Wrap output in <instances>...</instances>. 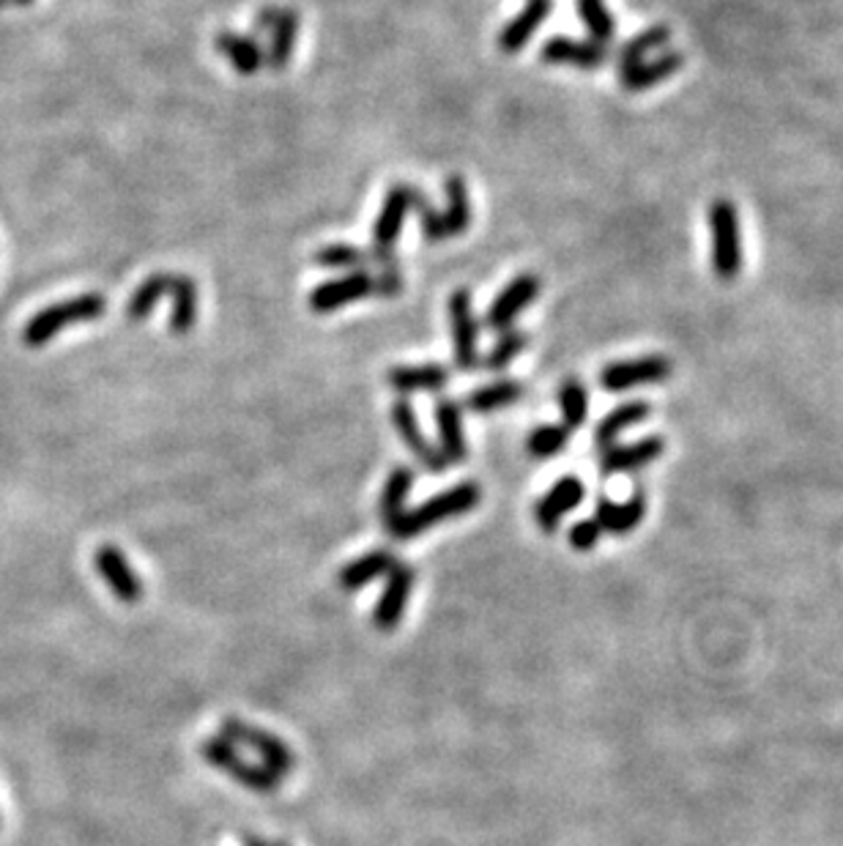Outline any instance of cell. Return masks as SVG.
<instances>
[{
	"instance_id": "cell-3",
	"label": "cell",
	"mask_w": 843,
	"mask_h": 846,
	"mask_svg": "<svg viewBox=\"0 0 843 846\" xmlns=\"http://www.w3.org/2000/svg\"><path fill=\"white\" fill-rule=\"evenodd\" d=\"M219 737H225L233 745H247L249 750L261 756L263 765L272 773H277L280 778L291 776L296 770V754L285 740H280L272 731L261 729V726L249 724V720L236 718V715H227L219 720Z\"/></svg>"
},
{
	"instance_id": "cell-26",
	"label": "cell",
	"mask_w": 843,
	"mask_h": 846,
	"mask_svg": "<svg viewBox=\"0 0 843 846\" xmlns=\"http://www.w3.org/2000/svg\"><path fill=\"white\" fill-rule=\"evenodd\" d=\"M296 36H298V11L280 9L272 31H268V50L263 52V56H266V63L274 71L288 69L293 50H296Z\"/></svg>"
},
{
	"instance_id": "cell-24",
	"label": "cell",
	"mask_w": 843,
	"mask_h": 846,
	"mask_svg": "<svg viewBox=\"0 0 843 846\" xmlns=\"http://www.w3.org/2000/svg\"><path fill=\"white\" fill-rule=\"evenodd\" d=\"M398 562L400 559L394 557L392 551H386V548H375V551L364 553V557H359L354 559V562L345 564V568L340 570L337 581L345 592H359V589H364L367 583H373L375 578L390 576V570Z\"/></svg>"
},
{
	"instance_id": "cell-16",
	"label": "cell",
	"mask_w": 843,
	"mask_h": 846,
	"mask_svg": "<svg viewBox=\"0 0 843 846\" xmlns=\"http://www.w3.org/2000/svg\"><path fill=\"white\" fill-rule=\"evenodd\" d=\"M663 452H666V439L663 436H644L633 441V444H614L611 450L602 452L600 472L606 476L638 472V469H647L649 463H655Z\"/></svg>"
},
{
	"instance_id": "cell-42",
	"label": "cell",
	"mask_w": 843,
	"mask_h": 846,
	"mask_svg": "<svg viewBox=\"0 0 843 846\" xmlns=\"http://www.w3.org/2000/svg\"><path fill=\"white\" fill-rule=\"evenodd\" d=\"M0 6H6V0H0Z\"/></svg>"
},
{
	"instance_id": "cell-21",
	"label": "cell",
	"mask_w": 843,
	"mask_h": 846,
	"mask_svg": "<svg viewBox=\"0 0 843 846\" xmlns=\"http://www.w3.org/2000/svg\"><path fill=\"white\" fill-rule=\"evenodd\" d=\"M644 515H647V496H644V491H636L630 499H627V502H621V504L611 502L608 496L597 499L595 521L600 523L602 532L617 534V538H621V534H630L633 529H638V523L644 521Z\"/></svg>"
},
{
	"instance_id": "cell-14",
	"label": "cell",
	"mask_w": 843,
	"mask_h": 846,
	"mask_svg": "<svg viewBox=\"0 0 843 846\" xmlns=\"http://www.w3.org/2000/svg\"><path fill=\"white\" fill-rule=\"evenodd\" d=\"M392 425H394V431H398V436L403 439V444L414 452V458L422 463L424 469H430V472H444V469L450 466V463L444 461V455L439 452V446L430 444L428 436L422 433L420 420H416V414H414V406H411L405 397L394 401Z\"/></svg>"
},
{
	"instance_id": "cell-19",
	"label": "cell",
	"mask_w": 843,
	"mask_h": 846,
	"mask_svg": "<svg viewBox=\"0 0 843 846\" xmlns=\"http://www.w3.org/2000/svg\"><path fill=\"white\" fill-rule=\"evenodd\" d=\"M682 67H685V56H682V52L663 50L660 56H651V58H647V61L636 63V67L621 69L619 77H621V86H625V91L641 94V91H649V88L660 86L663 80H668V77L677 75Z\"/></svg>"
},
{
	"instance_id": "cell-11",
	"label": "cell",
	"mask_w": 843,
	"mask_h": 846,
	"mask_svg": "<svg viewBox=\"0 0 843 846\" xmlns=\"http://www.w3.org/2000/svg\"><path fill=\"white\" fill-rule=\"evenodd\" d=\"M414 568L405 562H398L386 576V589L381 592L379 603L373 609V624L381 633H390L398 628L405 617V606H409L411 589H414Z\"/></svg>"
},
{
	"instance_id": "cell-36",
	"label": "cell",
	"mask_w": 843,
	"mask_h": 846,
	"mask_svg": "<svg viewBox=\"0 0 843 846\" xmlns=\"http://www.w3.org/2000/svg\"><path fill=\"white\" fill-rule=\"evenodd\" d=\"M567 441H570V431L565 425H540L526 439V452L537 461H548L565 450Z\"/></svg>"
},
{
	"instance_id": "cell-7",
	"label": "cell",
	"mask_w": 843,
	"mask_h": 846,
	"mask_svg": "<svg viewBox=\"0 0 843 846\" xmlns=\"http://www.w3.org/2000/svg\"><path fill=\"white\" fill-rule=\"evenodd\" d=\"M424 200V195L420 189H414L411 184H394L386 195L384 206H381L379 217H375L373 225V249H381V253H392L394 244H398L400 234H403L405 217L411 212H416Z\"/></svg>"
},
{
	"instance_id": "cell-23",
	"label": "cell",
	"mask_w": 843,
	"mask_h": 846,
	"mask_svg": "<svg viewBox=\"0 0 843 846\" xmlns=\"http://www.w3.org/2000/svg\"><path fill=\"white\" fill-rule=\"evenodd\" d=\"M450 367L444 365H411L392 367L386 381L400 395H416V392H441L450 386Z\"/></svg>"
},
{
	"instance_id": "cell-40",
	"label": "cell",
	"mask_w": 843,
	"mask_h": 846,
	"mask_svg": "<svg viewBox=\"0 0 843 846\" xmlns=\"http://www.w3.org/2000/svg\"><path fill=\"white\" fill-rule=\"evenodd\" d=\"M17 3H20V6H31L33 0H17Z\"/></svg>"
},
{
	"instance_id": "cell-25",
	"label": "cell",
	"mask_w": 843,
	"mask_h": 846,
	"mask_svg": "<svg viewBox=\"0 0 843 846\" xmlns=\"http://www.w3.org/2000/svg\"><path fill=\"white\" fill-rule=\"evenodd\" d=\"M214 47H217L219 56H225L231 61V67L244 77L258 75L266 63V56H263V47L255 41V36H242L233 31H223L217 33L214 39Z\"/></svg>"
},
{
	"instance_id": "cell-35",
	"label": "cell",
	"mask_w": 843,
	"mask_h": 846,
	"mask_svg": "<svg viewBox=\"0 0 843 846\" xmlns=\"http://www.w3.org/2000/svg\"><path fill=\"white\" fill-rule=\"evenodd\" d=\"M529 343H531V337L526 335V332L507 329V332H501V337L496 340V345L488 351L486 360H480V362L486 365V371L501 373V371H507V367H510L526 348H529Z\"/></svg>"
},
{
	"instance_id": "cell-37",
	"label": "cell",
	"mask_w": 843,
	"mask_h": 846,
	"mask_svg": "<svg viewBox=\"0 0 843 846\" xmlns=\"http://www.w3.org/2000/svg\"><path fill=\"white\" fill-rule=\"evenodd\" d=\"M602 538V529L595 518H584V521L572 523L570 532H567V540L576 551H595L597 542Z\"/></svg>"
},
{
	"instance_id": "cell-27",
	"label": "cell",
	"mask_w": 843,
	"mask_h": 846,
	"mask_svg": "<svg viewBox=\"0 0 843 846\" xmlns=\"http://www.w3.org/2000/svg\"><path fill=\"white\" fill-rule=\"evenodd\" d=\"M173 309H170V332L184 337L197 324V285L187 274H173Z\"/></svg>"
},
{
	"instance_id": "cell-12",
	"label": "cell",
	"mask_w": 843,
	"mask_h": 846,
	"mask_svg": "<svg viewBox=\"0 0 843 846\" xmlns=\"http://www.w3.org/2000/svg\"><path fill=\"white\" fill-rule=\"evenodd\" d=\"M540 58L551 67H572L584 71H597L608 63V47L597 45L591 39H570V36H553L542 45Z\"/></svg>"
},
{
	"instance_id": "cell-39",
	"label": "cell",
	"mask_w": 843,
	"mask_h": 846,
	"mask_svg": "<svg viewBox=\"0 0 843 846\" xmlns=\"http://www.w3.org/2000/svg\"><path fill=\"white\" fill-rule=\"evenodd\" d=\"M277 14H280L277 6H266V9H261L258 20H255V33H268V31H272V26H274V20H277Z\"/></svg>"
},
{
	"instance_id": "cell-33",
	"label": "cell",
	"mask_w": 843,
	"mask_h": 846,
	"mask_svg": "<svg viewBox=\"0 0 843 846\" xmlns=\"http://www.w3.org/2000/svg\"><path fill=\"white\" fill-rule=\"evenodd\" d=\"M576 3L591 41H597V45L602 47L611 45L614 36H617V20H614V14L608 11L606 0H576Z\"/></svg>"
},
{
	"instance_id": "cell-38",
	"label": "cell",
	"mask_w": 843,
	"mask_h": 846,
	"mask_svg": "<svg viewBox=\"0 0 843 846\" xmlns=\"http://www.w3.org/2000/svg\"><path fill=\"white\" fill-rule=\"evenodd\" d=\"M416 212H420V225H422V234L424 238H428L430 244H439V242H447V225H444V214L435 212L433 206L428 204V198L422 200L420 206H416Z\"/></svg>"
},
{
	"instance_id": "cell-31",
	"label": "cell",
	"mask_w": 843,
	"mask_h": 846,
	"mask_svg": "<svg viewBox=\"0 0 843 846\" xmlns=\"http://www.w3.org/2000/svg\"><path fill=\"white\" fill-rule=\"evenodd\" d=\"M411 485H414V472L409 466H398L386 480L384 491H381V502H379V512L384 527L390 529L394 521L405 512V499H409Z\"/></svg>"
},
{
	"instance_id": "cell-28",
	"label": "cell",
	"mask_w": 843,
	"mask_h": 846,
	"mask_svg": "<svg viewBox=\"0 0 843 846\" xmlns=\"http://www.w3.org/2000/svg\"><path fill=\"white\" fill-rule=\"evenodd\" d=\"M444 193H447V212L444 214V225H447V236H460L469 230L471 225V200H469V184H465L463 176L452 173L447 176L444 181Z\"/></svg>"
},
{
	"instance_id": "cell-17",
	"label": "cell",
	"mask_w": 843,
	"mask_h": 846,
	"mask_svg": "<svg viewBox=\"0 0 843 846\" xmlns=\"http://www.w3.org/2000/svg\"><path fill=\"white\" fill-rule=\"evenodd\" d=\"M435 427H439V452L447 463H463L469 455L463 427V409L452 397H439L435 401Z\"/></svg>"
},
{
	"instance_id": "cell-2",
	"label": "cell",
	"mask_w": 843,
	"mask_h": 846,
	"mask_svg": "<svg viewBox=\"0 0 843 846\" xmlns=\"http://www.w3.org/2000/svg\"><path fill=\"white\" fill-rule=\"evenodd\" d=\"M107 313V299L101 294H80L75 299L58 302V305L39 309L22 329V343L28 348H41L63 329L86 321H99Z\"/></svg>"
},
{
	"instance_id": "cell-20",
	"label": "cell",
	"mask_w": 843,
	"mask_h": 846,
	"mask_svg": "<svg viewBox=\"0 0 843 846\" xmlns=\"http://www.w3.org/2000/svg\"><path fill=\"white\" fill-rule=\"evenodd\" d=\"M392 253H381V249H362V247H351V244H326L315 253V264L321 269H337V272H359L367 269V266H384L394 264Z\"/></svg>"
},
{
	"instance_id": "cell-18",
	"label": "cell",
	"mask_w": 843,
	"mask_h": 846,
	"mask_svg": "<svg viewBox=\"0 0 843 846\" xmlns=\"http://www.w3.org/2000/svg\"><path fill=\"white\" fill-rule=\"evenodd\" d=\"M553 11V0H526L523 9L501 28L499 33V50L507 56H516L529 45V39L540 31L542 22L548 20V14Z\"/></svg>"
},
{
	"instance_id": "cell-9",
	"label": "cell",
	"mask_w": 843,
	"mask_h": 846,
	"mask_svg": "<svg viewBox=\"0 0 843 846\" xmlns=\"http://www.w3.org/2000/svg\"><path fill=\"white\" fill-rule=\"evenodd\" d=\"M542 291V279L537 274H518L507 288H501V294L496 296L493 305H490L486 315V326L493 332H507L512 329L516 318L523 309L535 305V299Z\"/></svg>"
},
{
	"instance_id": "cell-5",
	"label": "cell",
	"mask_w": 843,
	"mask_h": 846,
	"mask_svg": "<svg viewBox=\"0 0 843 846\" xmlns=\"http://www.w3.org/2000/svg\"><path fill=\"white\" fill-rule=\"evenodd\" d=\"M709 234H713V269L721 279H734L743 269V236L739 212L732 200L721 198L709 206Z\"/></svg>"
},
{
	"instance_id": "cell-6",
	"label": "cell",
	"mask_w": 843,
	"mask_h": 846,
	"mask_svg": "<svg viewBox=\"0 0 843 846\" xmlns=\"http://www.w3.org/2000/svg\"><path fill=\"white\" fill-rule=\"evenodd\" d=\"M672 373L674 365L668 356L649 354L638 356V360H621L606 365L600 373V386L606 392H627L636 390V386L660 384V381L672 378Z\"/></svg>"
},
{
	"instance_id": "cell-41",
	"label": "cell",
	"mask_w": 843,
	"mask_h": 846,
	"mask_svg": "<svg viewBox=\"0 0 843 846\" xmlns=\"http://www.w3.org/2000/svg\"><path fill=\"white\" fill-rule=\"evenodd\" d=\"M268 846H288V844H283V842H268Z\"/></svg>"
},
{
	"instance_id": "cell-10",
	"label": "cell",
	"mask_w": 843,
	"mask_h": 846,
	"mask_svg": "<svg viewBox=\"0 0 843 846\" xmlns=\"http://www.w3.org/2000/svg\"><path fill=\"white\" fill-rule=\"evenodd\" d=\"M367 296H375V277L367 269H359L321 283L318 288H313L307 302L313 313L326 315L345 305H354L359 299H367Z\"/></svg>"
},
{
	"instance_id": "cell-32",
	"label": "cell",
	"mask_w": 843,
	"mask_h": 846,
	"mask_svg": "<svg viewBox=\"0 0 843 846\" xmlns=\"http://www.w3.org/2000/svg\"><path fill=\"white\" fill-rule=\"evenodd\" d=\"M170 285H173V274H167V272L151 274V277H148L146 283H143L140 288L129 296L127 318L135 321V324L137 321H146L148 315L154 313V307H157V302L163 299L165 294H170Z\"/></svg>"
},
{
	"instance_id": "cell-8",
	"label": "cell",
	"mask_w": 843,
	"mask_h": 846,
	"mask_svg": "<svg viewBox=\"0 0 843 846\" xmlns=\"http://www.w3.org/2000/svg\"><path fill=\"white\" fill-rule=\"evenodd\" d=\"M450 324H452V345H454V367L463 373H471L480 367V326L474 318V305L471 294L465 288L454 291L450 296Z\"/></svg>"
},
{
	"instance_id": "cell-22",
	"label": "cell",
	"mask_w": 843,
	"mask_h": 846,
	"mask_svg": "<svg viewBox=\"0 0 843 846\" xmlns=\"http://www.w3.org/2000/svg\"><path fill=\"white\" fill-rule=\"evenodd\" d=\"M649 414H651V406L647 401H627L614 411H608V414L600 420V425L595 427V446L600 452L611 450L614 444H619L621 433L641 425V422H647Z\"/></svg>"
},
{
	"instance_id": "cell-1",
	"label": "cell",
	"mask_w": 843,
	"mask_h": 846,
	"mask_svg": "<svg viewBox=\"0 0 843 846\" xmlns=\"http://www.w3.org/2000/svg\"><path fill=\"white\" fill-rule=\"evenodd\" d=\"M480 499L482 488L477 482H460V485H452L450 491L430 496L416 510H405L386 532L394 540H411L416 534L428 532V529L439 527V523L450 521V518L465 515V512H471L480 504Z\"/></svg>"
},
{
	"instance_id": "cell-13",
	"label": "cell",
	"mask_w": 843,
	"mask_h": 846,
	"mask_svg": "<svg viewBox=\"0 0 843 846\" xmlns=\"http://www.w3.org/2000/svg\"><path fill=\"white\" fill-rule=\"evenodd\" d=\"M94 564H97V573L101 576V581L107 583V589H110L121 603H137V600H143L140 576L131 570L129 559L124 557L121 548L101 545L99 551L94 553Z\"/></svg>"
},
{
	"instance_id": "cell-34",
	"label": "cell",
	"mask_w": 843,
	"mask_h": 846,
	"mask_svg": "<svg viewBox=\"0 0 843 846\" xmlns=\"http://www.w3.org/2000/svg\"><path fill=\"white\" fill-rule=\"evenodd\" d=\"M559 409H561V420H565L567 431H578L584 427L586 416H589V392L578 378H567L565 384L559 386Z\"/></svg>"
},
{
	"instance_id": "cell-4",
	"label": "cell",
	"mask_w": 843,
	"mask_h": 846,
	"mask_svg": "<svg viewBox=\"0 0 843 846\" xmlns=\"http://www.w3.org/2000/svg\"><path fill=\"white\" fill-rule=\"evenodd\" d=\"M203 759L212 767L223 770L225 776H231L236 784H242L244 789L258 791V795H274L280 789V776L268 770L266 765H253V761L244 759L236 750V745L227 742L225 737H208L200 745Z\"/></svg>"
},
{
	"instance_id": "cell-29",
	"label": "cell",
	"mask_w": 843,
	"mask_h": 846,
	"mask_svg": "<svg viewBox=\"0 0 843 846\" xmlns=\"http://www.w3.org/2000/svg\"><path fill=\"white\" fill-rule=\"evenodd\" d=\"M520 395H523L520 381H512V378L493 381V384L480 386V390L471 392V395L465 397V409L474 411V414H493V411L518 403Z\"/></svg>"
},
{
	"instance_id": "cell-30",
	"label": "cell",
	"mask_w": 843,
	"mask_h": 846,
	"mask_svg": "<svg viewBox=\"0 0 843 846\" xmlns=\"http://www.w3.org/2000/svg\"><path fill=\"white\" fill-rule=\"evenodd\" d=\"M668 41H672V31H668L666 26H651V28H647V31L636 33L630 41H625V45L619 47V52H617L619 71L636 67V63H641V61H647L651 52H657V50L663 52L666 50Z\"/></svg>"
},
{
	"instance_id": "cell-15",
	"label": "cell",
	"mask_w": 843,
	"mask_h": 846,
	"mask_svg": "<svg viewBox=\"0 0 843 846\" xmlns=\"http://www.w3.org/2000/svg\"><path fill=\"white\" fill-rule=\"evenodd\" d=\"M584 496H586V488L576 474L559 476V482H556L551 491H548L535 508V518H537V523H540L542 532L553 534L567 512L581 508Z\"/></svg>"
}]
</instances>
